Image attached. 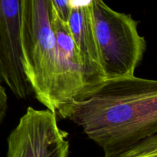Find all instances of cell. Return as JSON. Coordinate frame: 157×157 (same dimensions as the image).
Returning <instances> with one entry per match:
<instances>
[{"instance_id":"5","label":"cell","mask_w":157,"mask_h":157,"mask_svg":"<svg viewBox=\"0 0 157 157\" xmlns=\"http://www.w3.org/2000/svg\"><path fill=\"white\" fill-rule=\"evenodd\" d=\"M68 133L48 109L29 107L7 138V157H67Z\"/></svg>"},{"instance_id":"7","label":"cell","mask_w":157,"mask_h":157,"mask_svg":"<svg viewBox=\"0 0 157 157\" xmlns=\"http://www.w3.org/2000/svg\"><path fill=\"white\" fill-rule=\"evenodd\" d=\"M112 157H157V133L141 140Z\"/></svg>"},{"instance_id":"8","label":"cell","mask_w":157,"mask_h":157,"mask_svg":"<svg viewBox=\"0 0 157 157\" xmlns=\"http://www.w3.org/2000/svg\"><path fill=\"white\" fill-rule=\"evenodd\" d=\"M68 1L69 0H52L57 13L59 15L60 18L64 22H67L70 13Z\"/></svg>"},{"instance_id":"3","label":"cell","mask_w":157,"mask_h":157,"mask_svg":"<svg viewBox=\"0 0 157 157\" xmlns=\"http://www.w3.org/2000/svg\"><path fill=\"white\" fill-rule=\"evenodd\" d=\"M91 13L106 80L135 75L147 49L145 38L138 32L139 22L129 14L113 10L104 0H93Z\"/></svg>"},{"instance_id":"6","label":"cell","mask_w":157,"mask_h":157,"mask_svg":"<svg viewBox=\"0 0 157 157\" xmlns=\"http://www.w3.org/2000/svg\"><path fill=\"white\" fill-rule=\"evenodd\" d=\"M91 4L71 9L67 25L84 62L94 70L104 74L94 31Z\"/></svg>"},{"instance_id":"9","label":"cell","mask_w":157,"mask_h":157,"mask_svg":"<svg viewBox=\"0 0 157 157\" xmlns=\"http://www.w3.org/2000/svg\"><path fill=\"white\" fill-rule=\"evenodd\" d=\"M8 110V95L6 87L0 81V124L2 123Z\"/></svg>"},{"instance_id":"4","label":"cell","mask_w":157,"mask_h":157,"mask_svg":"<svg viewBox=\"0 0 157 157\" xmlns=\"http://www.w3.org/2000/svg\"><path fill=\"white\" fill-rule=\"evenodd\" d=\"M52 24L56 40L53 89L56 113L64 104L85 99L104 84L106 78L104 74L94 70L84 62L67 22L60 18L55 8L52 12Z\"/></svg>"},{"instance_id":"2","label":"cell","mask_w":157,"mask_h":157,"mask_svg":"<svg viewBox=\"0 0 157 157\" xmlns=\"http://www.w3.org/2000/svg\"><path fill=\"white\" fill-rule=\"evenodd\" d=\"M53 9L52 0H21L20 42L21 64L32 93L42 105L55 113Z\"/></svg>"},{"instance_id":"1","label":"cell","mask_w":157,"mask_h":157,"mask_svg":"<svg viewBox=\"0 0 157 157\" xmlns=\"http://www.w3.org/2000/svg\"><path fill=\"white\" fill-rule=\"evenodd\" d=\"M57 116L81 127L112 157L157 133V80L136 77L106 80L81 101L64 104Z\"/></svg>"},{"instance_id":"10","label":"cell","mask_w":157,"mask_h":157,"mask_svg":"<svg viewBox=\"0 0 157 157\" xmlns=\"http://www.w3.org/2000/svg\"><path fill=\"white\" fill-rule=\"evenodd\" d=\"M93 0H69L68 6L69 9H74V8L81 7V6H86L90 5Z\"/></svg>"}]
</instances>
